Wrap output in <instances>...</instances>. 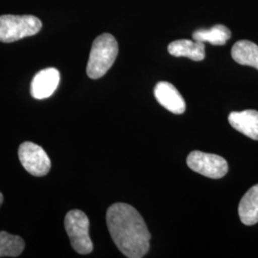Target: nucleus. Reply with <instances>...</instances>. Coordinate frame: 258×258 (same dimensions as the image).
<instances>
[{
	"instance_id": "1",
	"label": "nucleus",
	"mask_w": 258,
	"mask_h": 258,
	"mask_svg": "<svg viewBox=\"0 0 258 258\" xmlns=\"http://www.w3.org/2000/svg\"><path fill=\"white\" fill-rule=\"evenodd\" d=\"M111 237L126 257H144L150 247V233L141 214L125 203L113 204L106 212Z\"/></svg>"
},
{
	"instance_id": "2",
	"label": "nucleus",
	"mask_w": 258,
	"mask_h": 258,
	"mask_svg": "<svg viewBox=\"0 0 258 258\" xmlns=\"http://www.w3.org/2000/svg\"><path fill=\"white\" fill-rule=\"evenodd\" d=\"M119 53L116 38L110 34H102L93 42L88 63L86 67L87 76L97 80L103 77L112 67Z\"/></svg>"
},
{
	"instance_id": "3",
	"label": "nucleus",
	"mask_w": 258,
	"mask_h": 258,
	"mask_svg": "<svg viewBox=\"0 0 258 258\" xmlns=\"http://www.w3.org/2000/svg\"><path fill=\"white\" fill-rule=\"evenodd\" d=\"M42 22L35 16H0V41L11 43L24 37L37 35Z\"/></svg>"
},
{
	"instance_id": "4",
	"label": "nucleus",
	"mask_w": 258,
	"mask_h": 258,
	"mask_svg": "<svg viewBox=\"0 0 258 258\" xmlns=\"http://www.w3.org/2000/svg\"><path fill=\"white\" fill-rule=\"evenodd\" d=\"M66 232L73 249L80 254H88L93 250L92 240L89 236V219L80 210L70 211L64 219Z\"/></svg>"
},
{
	"instance_id": "5",
	"label": "nucleus",
	"mask_w": 258,
	"mask_h": 258,
	"mask_svg": "<svg viewBox=\"0 0 258 258\" xmlns=\"http://www.w3.org/2000/svg\"><path fill=\"white\" fill-rule=\"evenodd\" d=\"M186 164L194 172L212 179H220L229 170L228 163L223 157L198 150L189 153Z\"/></svg>"
},
{
	"instance_id": "6",
	"label": "nucleus",
	"mask_w": 258,
	"mask_h": 258,
	"mask_svg": "<svg viewBox=\"0 0 258 258\" xmlns=\"http://www.w3.org/2000/svg\"><path fill=\"white\" fill-rule=\"evenodd\" d=\"M19 158L31 175L42 177L51 169V161L44 149L32 142H24L19 146Z\"/></svg>"
},
{
	"instance_id": "7",
	"label": "nucleus",
	"mask_w": 258,
	"mask_h": 258,
	"mask_svg": "<svg viewBox=\"0 0 258 258\" xmlns=\"http://www.w3.org/2000/svg\"><path fill=\"white\" fill-rule=\"evenodd\" d=\"M60 82V74L55 68H46L39 71L31 83V95L37 100L52 96Z\"/></svg>"
},
{
	"instance_id": "8",
	"label": "nucleus",
	"mask_w": 258,
	"mask_h": 258,
	"mask_svg": "<svg viewBox=\"0 0 258 258\" xmlns=\"http://www.w3.org/2000/svg\"><path fill=\"white\" fill-rule=\"evenodd\" d=\"M154 96L166 110L173 114H183L185 111V102L175 86L167 82H160L154 88Z\"/></svg>"
},
{
	"instance_id": "9",
	"label": "nucleus",
	"mask_w": 258,
	"mask_h": 258,
	"mask_svg": "<svg viewBox=\"0 0 258 258\" xmlns=\"http://www.w3.org/2000/svg\"><path fill=\"white\" fill-rule=\"evenodd\" d=\"M231 126L245 136L258 141V111L231 112L229 115Z\"/></svg>"
},
{
	"instance_id": "10",
	"label": "nucleus",
	"mask_w": 258,
	"mask_h": 258,
	"mask_svg": "<svg viewBox=\"0 0 258 258\" xmlns=\"http://www.w3.org/2000/svg\"><path fill=\"white\" fill-rule=\"evenodd\" d=\"M167 50L173 56H184L195 61H201L206 56L204 42L196 40L178 39L171 42L167 47Z\"/></svg>"
},
{
	"instance_id": "11",
	"label": "nucleus",
	"mask_w": 258,
	"mask_h": 258,
	"mask_svg": "<svg viewBox=\"0 0 258 258\" xmlns=\"http://www.w3.org/2000/svg\"><path fill=\"white\" fill-rule=\"evenodd\" d=\"M240 220L246 226L258 223V184L251 186L242 197L238 206Z\"/></svg>"
},
{
	"instance_id": "12",
	"label": "nucleus",
	"mask_w": 258,
	"mask_h": 258,
	"mask_svg": "<svg viewBox=\"0 0 258 258\" xmlns=\"http://www.w3.org/2000/svg\"><path fill=\"white\" fill-rule=\"evenodd\" d=\"M231 56L237 63L254 67L258 70V46L249 40H239L231 49Z\"/></svg>"
},
{
	"instance_id": "13",
	"label": "nucleus",
	"mask_w": 258,
	"mask_h": 258,
	"mask_svg": "<svg viewBox=\"0 0 258 258\" xmlns=\"http://www.w3.org/2000/svg\"><path fill=\"white\" fill-rule=\"evenodd\" d=\"M231 33L229 28L217 24L210 29H200L192 34L194 40L200 42H209L212 45H224L231 38Z\"/></svg>"
},
{
	"instance_id": "14",
	"label": "nucleus",
	"mask_w": 258,
	"mask_h": 258,
	"mask_svg": "<svg viewBox=\"0 0 258 258\" xmlns=\"http://www.w3.org/2000/svg\"><path fill=\"white\" fill-rule=\"evenodd\" d=\"M25 247L24 240L19 235L0 231V257H18Z\"/></svg>"
},
{
	"instance_id": "15",
	"label": "nucleus",
	"mask_w": 258,
	"mask_h": 258,
	"mask_svg": "<svg viewBox=\"0 0 258 258\" xmlns=\"http://www.w3.org/2000/svg\"><path fill=\"white\" fill-rule=\"evenodd\" d=\"M2 203H3V195L0 192V207H1Z\"/></svg>"
}]
</instances>
